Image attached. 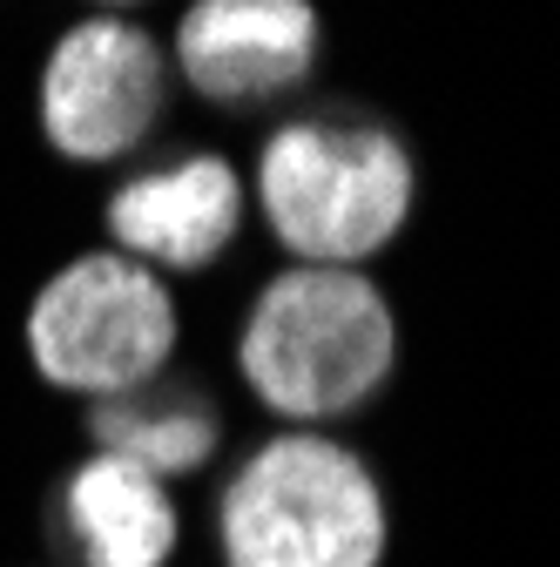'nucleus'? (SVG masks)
<instances>
[{"mask_svg": "<svg viewBox=\"0 0 560 567\" xmlns=\"http://www.w3.org/2000/svg\"><path fill=\"white\" fill-rule=\"evenodd\" d=\"M392 372V311L352 270L277 277L243 324V379L291 419L352 412Z\"/></svg>", "mask_w": 560, "mask_h": 567, "instance_id": "f257e3e1", "label": "nucleus"}, {"mask_svg": "<svg viewBox=\"0 0 560 567\" xmlns=\"http://www.w3.org/2000/svg\"><path fill=\"white\" fill-rule=\"evenodd\" d=\"M230 567H378L372 473L331 440H270L224 501Z\"/></svg>", "mask_w": 560, "mask_h": 567, "instance_id": "f03ea898", "label": "nucleus"}, {"mask_svg": "<svg viewBox=\"0 0 560 567\" xmlns=\"http://www.w3.org/2000/svg\"><path fill=\"white\" fill-rule=\"evenodd\" d=\"M270 230L318 270H344L378 250L412 209V169L385 128L352 122H298L263 150L257 169Z\"/></svg>", "mask_w": 560, "mask_h": 567, "instance_id": "7ed1b4c3", "label": "nucleus"}, {"mask_svg": "<svg viewBox=\"0 0 560 567\" xmlns=\"http://www.w3.org/2000/svg\"><path fill=\"white\" fill-rule=\"evenodd\" d=\"M28 344L34 365L68 392H135L163 372L176 344V311L143 264L82 257L41 291Z\"/></svg>", "mask_w": 560, "mask_h": 567, "instance_id": "20e7f679", "label": "nucleus"}, {"mask_svg": "<svg viewBox=\"0 0 560 567\" xmlns=\"http://www.w3.org/2000/svg\"><path fill=\"white\" fill-rule=\"evenodd\" d=\"M156 102H163V61L149 34L128 21L75 28L54 48L41 82V122L54 135V150L82 163L122 156L156 122Z\"/></svg>", "mask_w": 560, "mask_h": 567, "instance_id": "39448f33", "label": "nucleus"}, {"mask_svg": "<svg viewBox=\"0 0 560 567\" xmlns=\"http://www.w3.org/2000/svg\"><path fill=\"white\" fill-rule=\"evenodd\" d=\"M311 41L318 21L298 0H203L176 34L189 82L209 102H257L291 89L311 68Z\"/></svg>", "mask_w": 560, "mask_h": 567, "instance_id": "423d86ee", "label": "nucleus"}, {"mask_svg": "<svg viewBox=\"0 0 560 567\" xmlns=\"http://www.w3.org/2000/svg\"><path fill=\"white\" fill-rule=\"evenodd\" d=\"M237 217H243L237 169L217 163V156H196V163H176V169H156L143 183H128L115 196V209H108V230L135 257L196 270L237 237Z\"/></svg>", "mask_w": 560, "mask_h": 567, "instance_id": "0eeeda50", "label": "nucleus"}, {"mask_svg": "<svg viewBox=\"0 0 560 567\" xmlns=\"http://www.w3.org/2000/svg\"><path fill=\"white\" fill-rule=\"evenodd\" d=\"M68 520H75L95 567H163L176 547V514H169L163 480L115 453H102L95 466L75 473Z\"/></svg>", "mask_w": 560, "mask_h": 567, "instance_id": "6e6552de", "label": "nucleus"}, {"mask_svg": "<svg viewBox=\"0 0 560 567\" xmlns=\"http://www.w3.org/2000/svg\"><path fill=\"white\" fill-rule=\"evenodd\" d=\"M95 433L115 460H135L149 473H189L209 460V446H217V425H209V412L196 405H108L95 419Z\"/></svg>", "mask_w": 560, "mask_h": 567, "instance_id": "1a4fd4ad", "label": "nucleus"}]
</instances>
